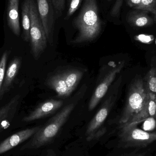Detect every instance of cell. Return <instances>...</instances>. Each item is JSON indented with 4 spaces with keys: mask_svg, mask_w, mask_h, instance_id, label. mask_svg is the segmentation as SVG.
Masks as SVG:
<instances>
[{
    "mask_svg": "<svg viewBox=\"0 0 156 156\" xmlns=\"http://www.w3.org/2000/svg\"><path fill=\"white\" fill-rule=\"evenodd\" d=\"M37 5L48 41L53 43L55 11L52 0H37Z\"/></svg>",
    "mask_w": 156,
    "mask_h": 156,
    "instance_id": "8",
    "label": "cell"
},
{
    "mask_svg": "<svg viewBox=\"0 0 156 156\" xmlns=\"http://www.w3.org/2000/svg\"><path fill=\"white\" fill-rule=\"evenodd\" d=\"M40 126L27 128L19 131L6 138L0 144V154L12 149L33 136L40 129Z\"/></svg>",
    "mask_w": 156,
    "mask_h": 156,
    "instance_id": "11",
    "label": "cell"
},
{
    "mask_svg": "<svg viewBox=\"0 0 156 156\" xmlns=\"http://www.w3.org/2000/svg\"><path fill=\"white\" fill-rule=\"evenodd\" d=\"M74 108V104H70L65 106L44 126L40 127L33 136L32 139L21 149H37L50 143L66 123Z\"/></svg>",
    "mask_w": 156,
    "mask_h": 156,
    "instance_id": "2",
    "label": "cell"
},
{
    "mask_svg": "<svg viewBox=\"0 0 156 156\" xmlns=\"http://www.w3.org/2000/svg\"><path fill=\"white\" fill-rule=\"evenodd\" d=\"M130 7L136 9L141 5L142 0H126Z\"/></svg>",
    "mask_w": 156,
    "mask_h": 156,
    "instance_id": "27",
    "label": "cell"
},
{
    "mask_svg": "<svg viewBox=\"0 0 156 156\" xmlns=\"http://www.w3.org/2000/svg\"><path fill=\"white\" fill-rule=\"evenodd\" d=\"M9 53H10L8 51H5L0 59V94L4 80L5 75L6 71V64Z\"/></svg>",
    "mask_w": 156,
    "mask_h": 156,
    "instance_id": "21",
    "label": "cell"
},
{
    "mask_svg": "<svg viewBox=\"0 0 156 156\" xmlns=\"http://www.w3.org/2000/svg\"><path fill=\"white\" fill-rule=\"evenodd\" d=\"M141 156V155H137V156Z\"/></svg>",
    "mask_w": 156,
    "mask_h": 156,
    "instance_id": "28",
    "label": "cell"
},
{
    "mask_svg": "<svg viewBox=\"0 0 156 156\" xmlns=\"http://www.w3.org/2000/svg\"><path fill=\"white\" fill-rule=\"evenodd\" d=\"M125 65L124 61L120 62L118 65L115 64L108 72L98 82L96 89L92 95L89 104V110H94L100 101L105 96L109 87L114 80L116 75L121 72Z\"/></svg>",
    "mask_w": 156,
    "mask_h": 156,
    "instance_id": "6",
    "label": "cell"
},
{
    "mask_svg": "<svg viewBox=\"0 0 156 156\" xmlns=\"http://www.w3.org/2000/svg\"><path fill=\"white\" fill-rule=\"evenodd\" d=\"M22 64L20 57L15 58L9 64L5 72L4 80L0 94V99L11 89L16 76L18 75Z\"/></svg>",
    "mask_w": 156,
    "mask_h": 156,
    "instance_id": "14",
    "label": "cell"
},
{
    "mask_svg": "<svg viewBox=\"0 0 156 156\" xmlns=\"http://www.w3.org/2000/svg\"><path fill=\"white\" fill-rule=\"evenodd\" d=\"M149 118H156V94L149 93L143 108L133 115L125 125H137Z\"/></svg>",
    "mask_w": 156,
    "mask_h": 156,
    "instance_id": "10",
    "label": "cell"
},
{
    "mask_svg": "<svg viewBox=\"0 0 156 156\" xmlns=\"http://www.w3.org/2000/svg\"><path fill=\"white\" fill-rule=\"evenodd\" d=\"M20 100V94H16L0 109V133L10 126L17 112Z\"/></svg>",
    "mask_w": 156,
    "mask_h": 156,
    "instance_id": "12",
    "label": "cell"
},
{
    "mask_svg": "<svg viewBox=\"0 0 156 156\" xmlns=\"http://www.w3.org/2000/svg\"><path fill=\"white\" fill-rule=\"evenodd\" d=\"M63 104L62 101L54 99L47 100L40 104L29 114L25 116L23 121L29 122L46 117L56 112Z\"/></svg>",
    "mask_w": 156,
    "mask_h": 156,
    "instance_id": "9",
    "label": "cell"
},
{
    "mask_svg": "<svg viewBox=\"0 0 156 156\" xmlns=\"http://www.w3.org/2000/svg\"><path fill=\"white\" fill-rule=\"evenodd\" d=\"M126 20L131 25L139 27L149 26L153 24L154 22V19L147 14V12L143 10L133 11L129 13L126 17Z\"/></svg>",
    "mask_w": 156,
    "mask_h": 156,
    "instance_id": "16",
    "label": "cell"
},
{
    "mask_svg": "<svg viewBox=\"0 0 156 156\" xmlns=\"http://www.w3.org/2000/svg\"><path fill=\"white\" fill-rule=\"evenodd\" d=\"M115 89L106 97L100 110L89 123L85 133L87 141L93 140L94 136L99 131L98 129L104 122L112 108L118 93L117 90Z\"/></svg>",
    "mask_w": 156,
    "mask_h": 156,
    "instance_id": "7",
    "label": "cell"
},
{
    "mask_svg": "<svg viewBox=\"0 0 156 156\" xmlns=\"http://www.w3.org/2000/svg\"><path fill=\"white\" fill-rule=\"evenodd\" d=\"M155 44H156V40H155Z\"/></svg>",
    "mask_w": 156,
    "mask_h": 156,
    "instance_id": "29",
    "label": "cell"
},
{
    "mask_svg": "<svg viewBox=\"0 0 156 156\" xmlns=\"http://www.w3.org/2000/svg\"><path fill=\"white\" fill-rule=\"evenodd\" d=\"M123 0H116L111 10V15L113 17H118L120 15Z\"/></svg>",
    "mask_w": 156,
    "mask_h": 156,
    "instance_id": "25",
    "label": "cell"
},
{
    "mask_svg": "<svg viewBox=\"0 0 156 156\" xmlns=\"http://www.w3.org/2000/svg\"><path fill=\"white\" fill-rule=\"evenodd\" d=\"M149 92L144 81L137 79L130 86L126 104L120 119L121 124L127 122L141 110L148 97Z\"/></svg>",
    "mask_w": 156,
    "mask_h": 156,
    "instance_id": "4",
    "label": "cell"
},
{
    "mask_svg": "<svg viewBox=\"0 0 156 156\" xmlns=\"http://www.w3.org/2000/svg\"><path fill=\"white\" fill-rule=\"evenodd\" d=\"M23 37L26 42L30 41V0H23L22 7Z\"/></svg>",
    "mask_w": 156,
    "mask_h": 156,
    "instance_id": "17",
    "label": "cell"
},
{
    "mask_svg": "<svg viewBox=\"0 0 156 156\" xmlns=\"http://www.w3.org/2000/svg\"><path fill=\"white\" fill-rule=\"evenodd\" d=\"M146 88L150 93L156 94V66L149 70L146 77Z\"/></svg>",
    "mask_w": 156,
    "mask_h": 156,
    "instance_id": "19",
    "label": "cell"
},
{
    "mask_svg": "<svg viewBox=\"0 0 156 156\" xmlns=\"http://www.w3.org/2000/svg\"><path fill=\"white\" fill-rule=\"evenodd\" d=\"M121 125L120 138L125 147H145L156 141V132L144 131L138 128L137 125Z\"/></svg>",
    "mask_w": 156,
    "mask_h": 156,
    "instance_id": "5",
    "label": "cell"
},
{
    "mask_svg": "<svg viewBox=\"0 0 156 156\" xmlns=\"http://www.w3.org/2000/svg\"><path fill=\"white\" fill-rule=\"evenodd\" d=\"M46 83L48 87L57 93L58 97H68L72 93L67 85L63 72L49 77Z\"/></svg>",
    "mask_w": 156,
    "mask_h": 156,
    "instance_id": "15",
    "label": "cell"
},
{
    "mask_svg": "<svg viewBox=\"0 0 156 156\" xmlns=\"http://www.w3.org/2000/svg\"><path fill=\"white\" fill-rule=\"evenodd\" d=\"M65 81L70 91L76 88L83 75V71L78 69H70L63 72Z\"/></svg>",
    "mask_w": 156,
    "mask_h": 156,
    "instance_id": "18",
    "label": "cell"
},
{
    "mask_svg": "<svg viewBox=\"0 0 156 156\" xmlns=\"http://www.w3.org/2000/svg\"><path fill=\"white\" fill-rule=\"evenodd\" d=\"M30 41L33 56L40 57L47 46L48 39L35 0H30Z\"/></svg>",
    "mask_w": 156,
    "mask_h": 156,
    "instance_id": "3",
    "label": "cell"
},
{
    "mask_svg": "<svg viewBox=\"0 0 156 156\" xmlns=\"http://www.w3.org/2000/svg\"><path fill=\"white\" fill-rule=\"evenodd\" d=\"M107 1H111V0H107Z\"/></svg>",
    "mask_w": 156,
    "mask_h": 156,
    "instance_id": "30",
    "label": "cell"
},
{
    "mask_svg": "<svg viewBox=\"0 0 156 156\" xmlns=\"http://www.w3.org/2000/svg\"><path fill=\"white\" fill-rule=\"evenodd\" d=\"M135 9L152 13L154 22L156 23V0H142L141 5Z\"/></svg>",
    "mask_w": 156,
    "mask_h": 156,
    "instance_id": "20",
    "label": "cell"
},
{
    "mask_svg": "<svg viewBox=\"0 0 156 156\" xmlns=\"http://www.w3.org/2000/svg\"><path fill=\"white\" fill-rule=\"evenodd\" d=\"M83 0H69V6L65 19L68 20L80 6Z\"/></svg>",
    "mask_w": 156,
    "mask_h": 156,
    "instance_id": "22",
    "label": "cell"
},
{
    "mask_svg": "<svg viewBox=\"0 0 156 156\" xmlns=\"http://www.w3.org/2000/svg\"><path fill=\"white\" fill-rule=\"evenodd\" d=\"M73 22L78 34L72 43L81 44L97 38L102 29L97 1L84 0L79 14Z\"/></svg>",
    "mask_w": 156,
    "mask_h": 156,
    "instance_id": "1",
    "label": "cell"
},
{
    "mask_svg": "<svg viewBox=\"0 0 156 156\" xmlns=\"http://www.w3.org/2000/svg\"><path fill=\"white\" fill-rule=\"evenodd\" d=\"M136 41H138L143 44H150L154 42V37L153 35L145 34H141L134 37Z\"/></svg>",
    "mask_w": 156,
    "mask_h": 156,
    "instance_id": "24",
    "label": "cell"
},
{
    "mask_svg": "<svg viewBox=\"0 0 156 156\" xmlns=\"http://www.w3.org/2000/svg\"><path fill=\"white\" fill-rule=\"evenodd\" d=\"M146 122L144 124V127L145 130H152L155 126V121L154 118H149L147 119Z\"/></svg>",
    "mask_w": 156,
    "mask_h": 156,
    "instance_id": "26",
    "label": "cell"
},
{
    "mask_svg": "<svg viewBox=\"0 0 156 156\" xmlns=\"http://www.w3.org/2000/svg\"><path fill=\"white\" fill-rule=\"evenodd\" d=\"M52 1L54 11L58 16H60L65 10L66 0H52Z\"/></svg>",
    "mask_w": 156,
    "mask_h": 156,
    "instance_id": "23",
    "label": "cell"
},
{
    "mask_svg": "<svg viewBox=\"0 0 156 156\" xmlns=\"http://www.w3.org/2000/svg\"><path fill=\"white\" fill-rule=\"evenodd\" d=\"M20 0H8L6 10V20L10 29L15 35L19 36L21 33L19 16Z\"/></svg>",
    "mask_w": 156,
    "mask_h": 156,
    "instance_id": "13",
    "label": "cell"
}]
</instances>
